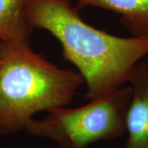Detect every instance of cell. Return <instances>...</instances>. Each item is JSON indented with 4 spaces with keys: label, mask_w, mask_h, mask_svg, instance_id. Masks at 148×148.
I'll use <instances>...</instances> for the list:
<instances>
[{
    "label": "cell",
    "mask_w": 148,
    "mask_h": 148,
    "mask_svg": "<svg viewBox=\"0 0 148 148\" xmlns=\"http://www.w3.org/2000/svg\"><path fill=\"white\" fill-rule=\"evenodd\" d=\"M29 0H0V42L12 41L31 45L33 27L27 20Z\"/></svg>",
    "instance_id": "obj_6"
},
{
    "label": "cell",
    "mask_w": 148,
    "mask_h": 148,
    "mask_svg": "<svg viewBox=\"0 0 148 148\" xmlns=\"http://www.w3.org/2000/svg\"><path fill=\"white\" fill-rule=\"evenodd\" d=\"M71 0H29L26 13L34 29L60 42L64 59L79 71L86 98L95 101L129 82L136 65L148 55V37L116 36L87 24Z\"/></svg>",
    "instance_id": "obj_1"
},
{
    "label": "cell",
    "mask_w": 148,
    "mask_h": 148,
    "mask_svg": "<svg viewBox=\"0 0 148 148\" xmlns=\"http://www.w3.org/2000/svg\"><path fill=\"white\" fill-rule=\"evenodd\" d=\"M129 82L132 95L126 119L127 139L121 148H148V59L136 65Z\"/></svg>",
    "instance_id": "obj_4"
},
{
    "label": "cell",
    "mask_w": 148,
    "mask_h": 148,
    "mask_svg": "<svg viewBox=\"0 0 148 148\" xmlns=\"http://www.w3.org/2000/svg\"><path fill=\"white\" fill-rule=\"evenodd\" d=\"M78 8L98 7L119 15V22L132 36L148 37V0H77Z\"/></svg>",
    "instance_id": "obj_5"
},
{
    "label": "cell",
    "mask_w": 148,
    "mask_h": 148,
    "mask_svg": "<svg viewBox=\"0 0 148 148\" xmlns=\"http://www.w3.org/2000/svg\"><path fill=\"white\" fill-rule=\"evenodd\" d=\"M83 83L79 73L58 68L31 45L0 42V135L25 130L38 112L69 105Z\"/></svg>",
    "instance_id": "obj_2"
},
{
    "label": "cell",
    "mask_w": 148,
    "mask_h": 148,
    "mask_svg": "<svg viewBox=\"0 0 148 148\" xmlns=\"http://www.w3.org/2000/svg\"><path fill=\"white\" fill-rule=\"evenodd\" d=\"M132 95L131 85L123 86L86 106L55 108L43 119H32L25 131L52 140L58 148H86L99 141L121 138L126 132Z\"/></svg>",
    "instance_id": "obj_3"
}]
</instances>
